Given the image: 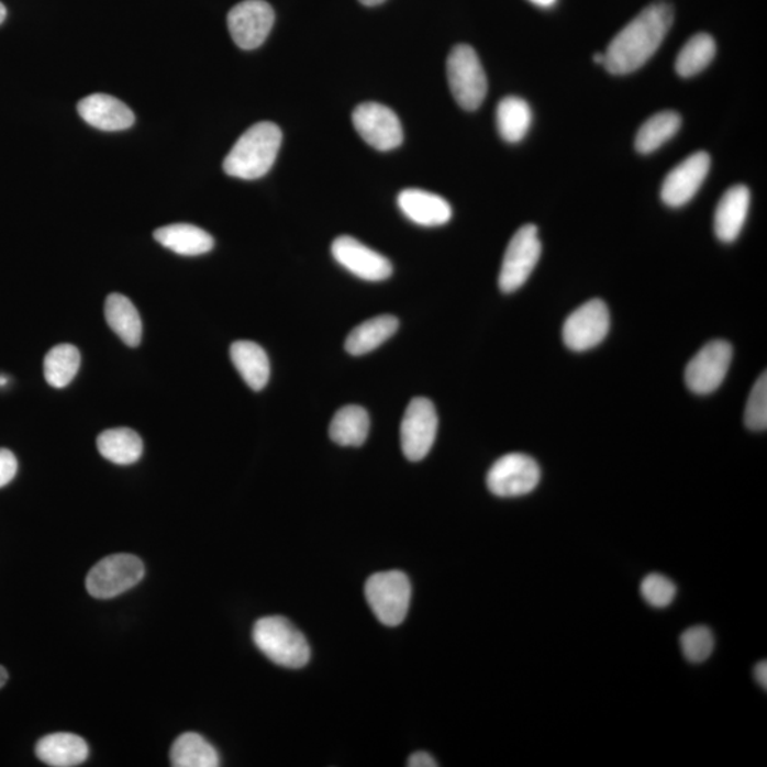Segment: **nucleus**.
Returning a JSON list of instances; mask_svg holds the SVG:
<instances>
[{
	"mask_svg": "<svg viewBox=\"0 0 767 767\" xmlns=\"http://www.w3.org/2000/svg\"><path fill=\"white\" fill-rule=\"evenodd\" d=\"M674 22L671 4L655 2L645 8L611 41L604 52L607 71L615 76L631 75L648 63Z\"/></svg>",
	"mask_w": 767,
	"mask_h": 767,
	"instance_id": "obj_1",
	"label": "nucleus"
},
{
	"mask_svg": "<svg viewBox=\"0 0 767 767\" xmlns=\"http://www.w3.org/2000/svg\"><path fill=\"white\" fill-rule=\"evenodd\" d=\"M281 140V130L270 121L252 125L226 155L223 171L247 181L265 177L278 158Z\"/></svg>",
	"mask_w": 767,
	"mask_h": 767,
	"instance_id": "obj_2",
	"label": "nucleus"
},
{
	"mask_svg": "<svg viewBox=\"0 0 767 767\" xmlns=\"http://www.w3.org/2000/svg\"><path fill=\"white\" fill-rule=\"evenodd\" d=\"M254 641L259 652L280 667L299 669L310 662V645L289 620L280 615L264 616L254 627Z\"/></svg>",
	"mask_w": 767,
	"mask_h": 767,
	"instance_id": "obj_3",
	"label": "nucleus"
},
{
	"mask_svg": "<svg viewBox=\"0 0 767 767\" xmlns=\"http://www.w3.org/2000/svg\"><path fill=\"white\" fill-rule=\"evenodd\" d=\"M451 93L466 111L478 110L488 93V79L477 52L468 45H458L446 62Z\"/></svg>",
	"mask_w": 767,
	"mask_h": 767,
	"instance_id": "obj_4",
	"label": "nucleus"
},
{
	"mask_svg": "<svg viewBox=\"0 0 767 767\" xmlns=\"http://www.w3.org/2000/svg\"><path fill=\"white\" fill-rule=\"evenodd\" d=\"M366 599L381 624L396 627L410 609L411 582L402 571L377 573L366 582Z\"/></svg>",
	"mask_w": 767,
	"mask_h": 767,
	"instance_id": "obj_5",
	"label": "nucleus"
},
{
	"mask_svg": "<svg viewBox=\"0 0 767 767\" xmlns=\"http://www.w3.org/2000/svg\"><path fill=\"white\" fill-rule=\"evenodd\" d=\"M144 575L143 562L137 556L113 555L97 563L87 576L86 587L95 599H114L137 586Z\"/></svg>",
	"mask_w": 767,
	"mask_h": 767,
	"instance_id": "obj_6",
	"label": "nucleus"
},
{
	"mask_svg": "<svg viewBox=\"0 0 767 767\" xmlns=\"http://www.w3.org/2000/svg\"><path fill=\"white\" fill-rule=\"evenodd\" d=\"M541 255L542 242L538 240L537 227L527 223L514 233L504 252L499 274L500 290L503 293H513L521 289L531 278Z\"/></svg>",
	"mask_w": 767,
	"mask_h": 767,
	"instance_id": "obj_7",
	"label": "nucleus"
},
{
	"mask_svg": "<svg viewBox=\"0 0 767 767\" xmlns=\"http://www.w3.org/2000/svg\"><path fill=\"white\" fill-rule=\"evenodd\" d=\"M541 478V466L532 456L514 453L502 456L492 465L487 485L494 497L519 498L533 492Z\"/></svg>",
	"mask_w": 767,
	"mask_h": 767,
	"instance_id": "obj_8",
	"label": "nucleus"
},
{
	"mask_svg": "<svg viewBox=\"0 0 767 767\" xmlns=\"http://www.w3.org/2000/svg\"><path fill=\"white\" fill-rule=\"evenodd\" d=\"M438 432V414L429 398H414L401 422V448L405 458L419 463L430 454Z\"/></svg>",
	"mask_w": 767,
	"mask_h": 767,
	"instance_id": "obj_9",
	"label": "nucleus"
},
{
	"mask_svg": "<svg viewBox=\"0 0 767 767\" xmlns=\"http://www.w3.org/2000/svg\"><path fill=\"white\" fill-rule=\"evenodd\" d=\"M353 125L358 135L378 152H392L404 141L398 115L387 105L364 103L353 111Z\"/></svg>",
	"mask_w": 767,
	"mask_h": 767,
	"instance_id": "obj_10",
	"label": "nucleus"
},
{
	"mask_svg": "<svg viewBox=\"0 0 767 767\" xmlns=\"http://www.w3.org/2000/svg\"><path fill=\"white\" fill-rule=\"evenodd\" d=\"M733 349L725 340H713L688 363L686 382L699 396L711 394L721 387L730 370Z\"/></svg>",
	"mask_w": 767,
	"mask_h": 767,
	"instance_id": "obj_11",
	"label": "nucleus"
},
{
	"mask_svg": "<svg viewBox=\"0 0 767 767\" xmlns=\"http://www.w3.org/2000/svg\"><path fill=\"white\" fill-rule=\"evenodd\" d=\"M610 323L609 308L603 300H590L567 318L563 340L573 352H587L603 342Z\"/></svg>",
	"mask_w": 767,
	"mask_h": 767,
	"instance_id": "obj_12",
	"label": "nucleus"
},
{
	"mask_svg": "<svg viewBox=\"0 0 767 767\" xmlns=\"http://www.w3.org/2000/svg\"><path fill=\"white\" fill-rule=\"evenodd\" d=\"M275 24V12L265 0H245L227 14V27L233 42L244 51L264 45Z\"/></svg>",
	"mask_w": 767,
	"mask_h": 767,
	"instance_id": "obj_13",
	"label": "nucleus"
},
{
	"mask_svg": "<svg viewBox=\"0 0 767 767\" xmlns=\"http://www.w3.org/2000/svg\"><path fill=\"white\" fill-rule=\"evenodd\" d=\"M710 168V154L703 152L689 155L678 164L663 182L662 199L665 205L671 208L687 205L705 182Z\"/></svg>",
	"mask_w": 767,
	"mask_h": 767,
	"instance_id": "obj_14",
	"label": "nucleus"
},
{
	"mask_svg": "<svg viewBox=\"0 0 767 767\" xmlns=\"http://www.w3.org/2000/svg\"><path fill=\"white\" fill-rule=\"evenodd\" d=\"M332 255L337 264L363 280L381 281L392 275L391 262L386 256L352 236L337 237L332 245Z\"/></svg>",
	"mask_w": 767,
	"mask_h": 767,
	"instance_id": "obj_15",
	"label": "nucleus"
},
{
	"mask_svg": "<svg viewBox=\"0 0 767 767\" xmlns=\"http://www.w3.org/2000/svg\"><path fill=\"white\" fill-rule=\"evenodd\" d=\"M77 111L91 127L101 131H123L133 127L135 115L123 101L109 95H91L77 104Z\"/></svg>",
	"mask_w": 767,
	"mask_h": 767,
	"instance_id": "obj_16",
	"label": "nucleus"
},
{
	"mask_svg": "<svg viewBox=\"0 0 767 767\" xmlns=\"http://www.w3.org/2000/svg\"><path fill=\"white\" fill-rule=\"evenodd\" d=\"M408 220L421 226L445 225L453 218V208L446 199L422 189H404L397 199Z\"/></svg>",
	"mask_w": 767,
	"mask_h": 767,
	"instance_id": "obj_17",
	"label": "nucleus"
},
{
	"mask_svg": "<svg viewBox=\"0 0 767 767\" xmlns=\"http://www.w3.org/2000/svg\"><path fill=\"white\" fill-rule=\"evenodd\" d=\"M749 207L751 192L747 187L735 186L723 193L713 220L718 240L725 244L737 240L744 230Z\"/></svg>",
	"mask_w": 767,
	"mask_h": 767,
	"instance_id": "obj_18",
	"label": "nucleus"
},
{
	"mask_svg": "<svg viewBox=\"0 0 767 767\" xmlns=\"http://www.w3.org/2000/svg\"><path fill=\"white\" fill-rule=\"evenodd\" d=\"M38 759L53 767L79 766L89 757V746L75 733H52L36 745Z\"/></svg>",
	"mask_w": 767,
	"mask_h": 767,
	"instance_id": "obj_19",
	"label": "nucleus"
},
{
	"mask_svg": "<svg viewBox=\"0 0 767 767\" xmlns=\"http://www.w3.org/2000/svg\"><path fill=\"white\" fill-rule=\"evenodd\" d=\"M154 240L167 249L182 256L205 255L213 249L210 233L189 223H173L154 232Z\"/></svg>",
	"mask_w": 767,
	"mask_h": 767,
	"instance_id": "obj_20",
	"label": "nucleus"
},
{
	"mask_svg": "<svg viewBox=\"0 0 767 767\" xmlns=\"http://www.w3.org/2000/svg\"><path fill=\"white\" fill-rule=\"evenodd\" d=\"M231 358L233 366L252 390H264L270 377V363L268 354L259 344L246 340L233 343Z\"/></svg>",
	"mask_w": 767,
	"mask_h": 767,
	"instance_id": "obj_21",
	"label": "nucleus"
},
{
	"mask_svg": "<svg viewBox=\"0 0 767 767\" xmlns=\"http://www.w3.org/2000/svg\"><path fill=\"white\" fill-rule=\"evenodd\" d=\"M104 314L107 323L125 346H140L143 323L138 310L129 298L120 293L110 294L105 300Z\"/></svg>",
	"mask_w": 767,
	"mask_h": 767,
	"instance_id": "obj_22",
	"label": "nucleus"
},
{
	"mask_svg": "<svg viewBox=\"0 0 767 767\" xmlns=\"http://www.w3.org/2000/svg\"><path fill=\"white\" fill-rule=\"evenodd\" d=\"M400 322L394 315L382 314L367 320L353 330L346 340V349L352 356H364L371 353L386 343L388 338L394 336Z\"/></svg>",
	"mask_w": 767,
	"mask_h": 767,
	"instance_id": "obj_23",
	"label": "nucleus"
},
{
	"mask_svg": "<svg viewBox=\"0 0 767 767\" xmlns=\"http://www.w3.org/2000/svg\"><path fill=\"white\" fill-rule=\"evenodd\" d=\"M370 432V415L360 405L340 408L330 424V438L342 446H362Z\"/></svg>",
	"mask_w": 767,
	"mask_h": 767,
	"instance_id": "obj_24",
	"label": "nucleus"
},
{
	"mask_svg": "<svg viewBox=\"0 0 767 767\" xmlns=\"http://www.w3.org/2000/svg\"><path fill=\"white\" fill-rule=\"evenodd\" d=\"M533 120L531 105L521 97H504L498 104L497 125L500 137L516 144L526 137Z\"/></svg>",
	"mask_w": 767,
	"mask_h": 767,
	"instance_id": "obj_25",
	"label": "nucleus"
},
{
	"mask_svg": "<svg viewBox=\"0 0 767 767\" xmlns=\"http://www.w3.org/2000/svg\"><path fill=\"white\" fill-rule=\"evenodd\" d=\"M100 454L116 465L137 463L143 455L144 444L137 432L130 429L107 430L97 438Z\"/></svg>",
	"mask_w": 767,
	"mask_h": 767,
	"instance_id": "obj_26",
	"label": "nucleus"
},
{
	"mask_svg": "<svg viewBox=\"0 0 767 767\" xmlns=\"http://www.w3.org/2000/svg\"><path fill=\"white\" fill-rule=\"evenodd\" d=\"M171 765L175 767H216L220 755L210 742L198 733L188 732L179 736L171 747Z\"/></svg>",
	"mask_w": 767,
	"mask_h": 767,
	"instance_id": "obj_27",
	"label": "nucleus"
},
{
	"mask_svg": "<svg viewBox=\"0 0 767 767\" xmlns=\"http://www.w3.org/2000/svg\"><path fill=\"white\" fill-rule=\"evenodd\" d=\"M681 125V115L675 111H662V113L649 116L635 135V149L643 155L657 152L678 133Z\"/></svg>",
	"mask_w": 767,
	"mask_h": 767,
	"instance_id": "obj_28",
	"label": "nucleus"
},
{
	"mask_svg": "<svg viewBox=\"0 0 767 767\" xmlns=\"http://www.w3.org/2000/svg\"><path fill=\"white\" fill-rule=\"evenodd\" d=\"M716 55V43L707 33H698L686 43L675 62L678 75L688 79L699 75L711 65Z\"/></svg>",
	"mask_w": 767,
	"mask_h": 767,
	"instance_id": "obj_29",
	"label": "nucleus"
},
{
	"mask_svg": "<svg viewBox=\"0 0 767 767\" xmlns=\"http://www.w3.org/2000/svg\"><path fill=\"white\" fill-rule=\"evenodd\" d=\"M80 353L71 344L53 347L45 358V378L52 387L65 388L80 368Z\"/></svg>",
	"mask_w": 767,
	"mask_h": 767,
	"instance_id": "obj_30",
	"label": "nucleus"
},
{
	"mask_svg": "<svg viewBox=\"0 0 767 767\" xmlns=\"http://www.w3.org/2000/svg\"><path fill=\"white\" fill-rule=\"evenodd\" d=\"M681 649L689 663H705L715 648V637L707 625H693L681 635Z\"/></svg>",
	"mask_w": 767,
	"mask_h": 767,
	"instance_id": "obj_31",
	"label": "nucleus"
},
{
	"mask_svg": "<svg viewBox=\"0 0 767 767\" xmlns=\"http://www.w3.org/2000/svg\"><path fill=\"white\" fill-rule=\"evenodd\" d=\"M745 424L752 431L767 429V376L762 374L752 388L745 408Z\"/></svg>",
	"mask_w": 767,
	"mask_h": 767,
	"instance_id": "obj_32",
	"label": "nucleus"
},
{
	"mask_svg": "<svg viewBox=\"0 0 767 767\" xmlns=\"http://www.w3.org/2000/svg\"><path fill=\"white\" fill-rule=\"evenodd\" d=\"M641 596L649 605L655 609H665L672 603L677 596V586L668 577L653 573L641 581Z\"/></svg>",
	"mask_w": 767,
	"mask_h": 767,
	"instance_id": "obj_33",
	"label": "nucleus"
},
{
	"mask_svg": "<svg viewBox=\"0 0 767 767\" xmlns=\"http://www.w3.org/2000/svg\"><path fill=\"white\" fill-rule=\"evenodd\" d=\"M18 474L16 456L9 449L0 448V488L11 483Z\"/></svg>",
	"mask_w": 767,
	"mask_h": 767,
	"instance_id": "obj_34",
	"label": "nucleus"
},
{
	"mask_svg": "<svg viewBox=\"0 0 767 767\" xmlns=\"http://www.w3.org/2000/svg\"><path fill=\"white\" fill-rule=\"evenodd\" d=\"M408 766L410 767H436L438 764H436L434 757H432L430 754H426V752H415L414 755L410 756V759H408Z\"/></svg>",
	"mask_w": 767,
	"mask_h": 767,
	"instance_id": "obj_35",
	"label": "nucleus"
},
{
	"mask_svg": "<svg viewBox=\"0 0 767 767\" xmlns=\"http://www.w3.org/2000/svg\"><path fill=\"white\" fill-rule=\"evenodd\" d=\"M755 679L756 682L764 689L767 688V663L760 662L756 664L755 667Z\"/></svg>",
	"mask_w": 767,
	"mask_h": 767,
	"instance_id": "obj_36",
	"label": "nucleus"
},
{
	"mask_svg": "<svg viewBox=\"0 0 767 767\" xmlns=\"http://www.w3.org/2000/svg\"><path fill=\"white\" fill-rule=\"evenodd\" d=\"M531 2L535 3L536 7L552 8V7H555L557 0H531Z\"/></svg>",
	"mask_w": 767,
	"mask_h": 767,
	"instance_id": "obj_37",
	"label": "nucleus"
},
{
	"mask_svg": "<svg viewBox=\"0 0 767 767\" xmlns=\"http://www.w3.org/2000/svg\"><path fill=\"white\" fill-rule=\"evenodd\" d=\"M8 678H9V675H8L7 669H4L2 667V665H0V688H3L4 686H7Z\"/></svg>",
	"mask_w": 767,
	"mask_h": 767,
	"instance_id": "obj_38",
	"label": "nucleus"
},
{
	"mask_svg": "<svg viewBox=\"0 0 767 767\" xmlns=\"http://www.w3.org/2000/svg\"><path fill=\"white\" fill-rule=\"evenodd\" d=\"M358 2L363 3L364 7H378V4L386 2V0H358Z\"/></svg>",
	"mask_w": 767,
	"mask_h": 767,
	"instance_id": "obj_39",
	"label": "nucleus"
},
{
	"mask_svg": "<svg viewBox=\"0 0 767 767\" xmlns=\"http://www.w3.org/2000/svg\"><path fill=\"white\" fill-rule=\"evenodd\" d=\"M7 8H4V4L0 2V24L4 22V19H7Z\"/></svg>",
	"mask_w": 767,
	"mask_h": 767,
	"instance_id": "obj_40",
	"label": "nucleus"
},
{
	"mask_svg": "<svg viewBox=\"0 0 767 767\" xmlns=\"http://www.w3.org/2000/svg\"><path fill=\"white\" fill-rule=\"evenodd\" d=\"M593 58H594V62L597 63V65H603V63H604V53H596V55H594Z\"/></svg>",
	"mask_w": 767,
	"mask_h": 767,
	"instance_id": "obj_41",
	"label": "nucleus"
}]
</instances>
